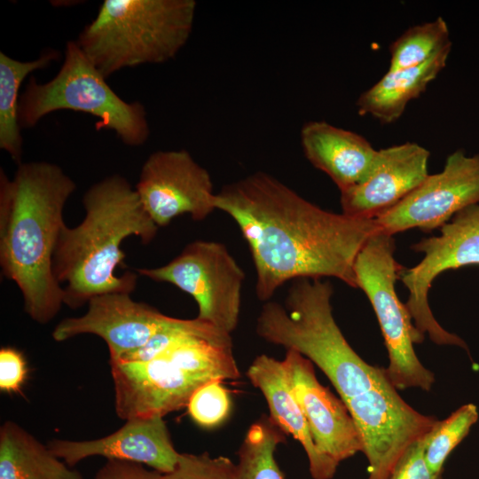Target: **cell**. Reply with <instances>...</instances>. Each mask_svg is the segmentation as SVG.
I'll return each instance as SVG.
<instances>
[{
	"mask_svg": "<svg viewBox=\"0 0 479 479\" xmlns=\"http://www.w3.org/2000/svg\"><path fill=\"white\" fill-rule=\"evenodd\" d=\"M47 446L68 466L86 458L101 456L107 459L139 463L161 474L171 472L179 457L163 417L127 420L115 432L93 440L52 439Z\"/></svg>",
	"mask_w": 479,
	"mask_h": 479,
	"instance_id": "2e32d148",
	"label": "cell"
},
{
	"mask_svg": "<svg viewBox=\"0 0 479 479\" xmlns=\"http://www.w3.org/2000/svg\"><path fill=\"white\" fill-rule=\"evenodd\" d=\"M334 288L321 279H298L282 305L266 302L256 334L267 342L294 349L328 378L359 433L397 412L405 402L386 368L365 362L349 345L333 315Z\"/></svg>",
	"mask_w": 479,
	"mask_h": 479,
	"instance_id": "7a4b0ae2",
	"label": "cell"
},
{
	"mask_svg": "<svg viewBox=\"0 0 479 479\" xmlns=\"http://www.w3.org/2000/svg\"><path fill=\"white\" fill-rule=\"evenodd\" d=\"M247 376L263 395L270 418L302 446L313 479H332L339 466L317 450L302 411L291 389L283 361L262 354L249 365Z\"/></svg>",
	"mask_w": 479,
	"mask_h": 479,
	"instance_id": "e0dca14e",
	"label": "cell"
},
{
	"mask_svg": "<svg viewBox=\"0 0 479 479\" xmlns=\"http://www.w3.org/2000/svg\"><path fill=\"white\" fill-rule=\"evenodd\" d=\"M393 236L377 232L363 246L354 263L357 287L369 299L378 318L389 355L388 376L397 389L430 391L434 373L418 358L414 343L424 340L396 292L403 267L394 257Z\"/></svg>",
	"mask_w": 479,
	"mask_h": 479,
	"instance_id": "ba28073f",
	"label": "cell"
},
{
	"mask_svg": "<svg viewBox=\"0 0 479 479\" xmlns=\"http://www.w3.org/2000/svg\"><path fill=\"white\" fill-rule=\"evenodd\" d=\"M27 376L26 361L21 352L12 347L0 349V389L18 392Z\"/></svg>",
	"mask_w": 479,
	"mask_h": 479,
	"instance_id": "83f0119b",
	"label": "cell"
},
{
	"mask_svg": "<svg viewBox=\"0 0 479 479\" xmlns=\"http://www.w3.org/2000/svg\"><path fill=\"white\" fill-rule=\"evenodd\" d=\"M236 464L224 456L180 453L174 469L161 479H235Z\"/></svg>",
	"mask_w": 479,
	"mask_h": 479,
	"instance_id": "484cf974",
	"label": "cell"
},
{
	"mask_svg": "<svg viewBox=\"0 0 479 479\" xmlns=\"http://www.w3.org/2000/svg\"><path fill=\"white\" fill-rule=\"evenodd\" d=\"M425 436L404 452L389 479H443L442 474L433 473L426 462Z\"/></svg>",
	"mask_w": 479,
	"mask_h": 479,
	"instance_id": "4316f807",
	"label": "cell"
},
{
	"mask_svg": "<svg viewBox=\"0 0 479 479\" xmlns=\"http://www.w3.org/2000/svg\"><path fill=\"white\" fill-rule=\"evenodd\" d=\"M87 304L83 315L61 320L53 329L52 338L64 342L80 334L98 335L107 344L109 359L144 346L169 318L155 308L134 301L127 293L97 295Z\"/></svg>",
	"mask_w": 479,
	"mask_h": 479,
	"instance_id": "5bb4252c",
	"label": "cell"
},
{
	"mask_svg": "<svg viewBox=\"0 0 479 479\" xmlns=\"http://www.w3.org/2000/svg\"><path fill=\"white\" fill-rule=\"evenodd\" d=\"M95 479H161V473L145 465L118 459H107Z\"/></svg>",
	"mask_w": 479,
	"mask_h": 479,
	"instance_id": "f1b7e54d",
	"label": "cell"
},
{
	"mask_svg": "<svg viewBox=\"0 0 479 479\" xmlns=\"http://www.w3.org/2000/svg\"><path fill=\"white\" fill-rule=\"evenodd\" d=\"M136 271L190 294L198 304L199 319L229 334L236 329L245 274L224 244L195 240L167 264Z\"/></svg>",
	"mask_w": 479,
	"mask_h": 479,
	"instance_id": "9c48e42d",
	"label": "cell"
},
{
	"mask_svg": "<svg viewBox=\"0 0 479 479\" xmlns=\"http://www.w3.org/2000/svg\"><path fill=\"white\" fill-rule=\"evenodd\" d=\"M451 47L414 67L388 72L357 100L360 114H370L381 123L397 121L408 103L418 98L445 67Z\"/></svg>",
	"mask_w": 479,
	"mask_h": 479,
	"instance_id": "d6986e66",
	"label": "cell"
},
{
	"mask_svg": "<svg viewBox=\"0 0 479 479\" xmlns=\"http://www.w3.org/2000/svg\"><path fill=\"white\" fill-rule=\"evenodd\" d=\"M106 79L77 42L68 41L63 63L56 75L43 83L31 76L20 94V128H33L51 113L70 110L97 118L98 130L114 131L126 145H144L150 135L145 106L138 101L123 100Z\"/></svg>",
	"mask_w": 479,
	"mask_h": 479,
	"instance_id": "52a82bcc",
	"label": "cell"
},
{
	"mask_svg": "<svg viewBox=\"0 0 479 479\" xmlns=\"http://www.w3.org/2000/svg\"><path fill=\"white\" fill-rule=\"evenodd\" d=\"M135 190L158 227L185 214L201 221L216 209L210 174L183 149L152 153L142 166Z\"/></svg>",
	"mask_w": 479,
	"mask_h": 479,
	"instance_id": "8fae6325",
	"label": "cell"
},
{
	"mask_svg": "<svg viewBox=\"0 0 479 479\" xmlns=\"http://www.w3.org/2000/svg\"><path fill=\"white\" fill-rule=\"evenodd\" d=\"M447 23L442 17L410 27L389 45V70L420 66L451 47Z\"/></svg>",
	"mask_w": 479,
	"mask_h": 479,
	"instance_id": "603a6c76",
	"label": "cell"
},
{
	"mask_svg": "<svg viewBox=\"0 0 479 479\" xmlns=\"http://www.w3.org/2000/svg\"><path fill=\"white\" fill-rule=\"evenodd\" d=\"M109 365L115 412L125 420L164 417L186 407L202 385L240 377L231 334L211 324L181 336L151 360Z\"/></svg>",
	"mask_w": 479,
	"mask_h": 479,
	"instance_id": "5b68a950",
	"label": "cell"
},
{
	"mask_svg": "<svg viewBox=\"0 0 479 479\" xmlns=\"http://www.w3.org/2000/svg\"><path fill=\"white\" fill-rule=\"evenodd\" d=\"M58 58L59 52L54 50H47L29 61L0 52V148L18 165L22 163L23 145L19 123L20 89L29 74L48 67Z\"/></svg>",
	"mask_w": 479,
	"mask_h": 479,
	"instance_id": "44dd1931",
	"label": "cell"
},
{
	"mask_svg": "<svg viewBox=\"0 0 479 479\" xmlns=\"http://www.w3.org/2000/svg\"><path fill=\"white\" fill-rule=\"evenodd\" d=\"M369 479V478H368Z\"/></svg>",
	"mask_w": 479,
	"mask_h": 479,
	"instance_id": "f546056e",
	"label": "cell"
},
{
	"mask_svg": "<svg viewBox=\"0 0 479 479\" xmlns=\"http://www.w3.org/2000/svg\"><path fill=\"white\" fill-rule=\"evenodd\" d=\"M194 0H105L75 40L106 77L174 59L193 27Z\"/></svg>",
	"mask_w": 479,
	"mask_h": 479,
	"instance_id": "8992f818",
	"label": "cell"
},
{
	"mask_svg": "<svg viewBox=\"0 0 479 479\" xmlns=\"http://www.w3.org/2000/svg\"><path fill=\"white\" fill-rule=\"evenodd\" d=\"M75 182L58 165L29 161L10 179L0 172V266L20 288L25 312L47 324L64 304L52 272L54 249L66 225L64 207Z\"/></svg>",
	"mask_w": 479,
	"mask_h": 479,
	"instance_id": "3957f363",
	"label": "cell"
},
{
	"mask_svg": "<svg viewBox=\"0 0 479 479\" xmlns=\"http://www.w3.org/2000/svg\"><path fill=\"white\" fill-rule=\"evenodd\" d=\"M0 479H83L19 424L0 428Z\"/></svg>",
	"mask_w": 479,
	"mask_h": 479,
	"instance_id": "ffe728a7",
	"label": "cell"
},
{
	"mask_svg": "<svg viewBox=\"0 0 479 479\" xmlns=\"http://www.w3.org/2000/svg\"><path fill=\"white\" fill-rule=\"evenodd\" d=\"M285 439L284 432L270 417L254 422L239 449L235 479H284L275 452Z\"/></svg>",
	"mask_w": 479,
	"mask_h": 479,
	"instance_id": "7402d4cb",
	"label": "cell"
},
{
	"mask_svg": "<svg viewBox=\"0 0 479 479\" xmlns=\"http://www.w3.org/2000/svg\"><path fill=\"white\" fill-rule=\"evenodd\" d=\"M300 139L306 159L326 173L340 192L364 179L377 153L363 136L325 121L303 124Z\"/></svg>",
	"mask_w": 479,
	"mask_h": 479,
	"instance_id": "ac0fdd59",
	"label": "cell"
},
{
	"mask_svg": "<svg viewBox=\"0 0 479 479\" xmlns=\"http://www.w3.org/2000/svg\"><path fill=\"white\" fill-rule=\"evenodd\" d=\"M479 203V154L451 153L443 170L423 183L392 208L374 218L380 232L393 236L412 228H441L457 213Z\"/></svg>",
	"mask_w": 479,
	"mask_h": 479,
	"instance_id": "7c38bea8",
	"label": "cell"
},
{
	"mask_svg": "<svg viewBox=\"0 0 479 479\" xmlns=\"http://www.w3.org/2000/svg\"><path fill=\"white\" fill-rule=\"evenodd\" d=\"M479 418L475 404H465L446 419L437 420L425 436L424 456L429 469L443 474L444 465L452 452L467 436Z\"/></svg>",
	"mask_w": 479,
	"mask_h": 479,
	"instance_id": "cb8c5ba5",
	"label": "cell"
},
{
	"mask_svg": "<svg viewBox=\"0 0 479 479\" xmlns=\"http://www.w3.org/2000/svg\"><path fill=\"white\" fill-rule=\"evenodd\" d=\"M429 154L428 150L413 142L377 150L364 179L340 192L342 213L374 219L392 208L428 177Z\"/></svg>",
	"mask_w": 479,
	"mask_h": 479,
	"instance_id": "9a60e30c",
	"label": "cell"
},
{
	"mask_svg": "<svg viewBox=\"0 0 479 479\" xmlns=\"http://www.w3.org/2000/svg\"><path fill=\"white\" fill-rule=\"evenodd\" d=\"M186 407L194 423L201 428H212L228 418L232 402L223 381H213L200 387L191 397Z\"/></svg>",
	"mask_w": 479,
	"mask_h": 479,
	"instance_id": "d4e9b609",
	"label": "cell"
},
{
	"mask_svg": "<svg viewBox=\"0 0 479 479\" xmlns=\"http://www.w3.org/2000/svg\"><path fill=\"white\" fill-rule=\"evenodd\" d=\"M412 248L424 255L415 266L402 270L400 279L409 291L405 306L421 336L437 345H452L468 351L467 343L445 330L428 305V290L442 272L479 264V203L457 213L441 227V233L421 240Z\"/></svg>",
	"mask_w": 479,
	"mask_h": 479,
	"instance_id": "30bf717a",
	"label": "cell"
},
{
	"mask_svg": "<svg viewBox=\"0 0 479 479\" xmlns=\"http://www.w3.org/2000/svg\"><path fill=\"white\" fill-rule=\"evenodd\" d=\"M282 361L318 452L337 464L362 452V439L347 406L318 381L313 363L294 349H287Z\"/></svg>",
	"mask_w": 479,
	"mask_h": 479,
	"instance_id": "4fadbf2b",
	"label": "cell"
},
{
	"mask_svg": "<svg viewBox=\"0 0 479 479\" xmlns=\"http://www.w3.org/2000/svg\"><path fill=\"white\" fill-rule=\"evenodd\" d=\"M215 206L247 241L263 302L291 279L333 277L357 288V254L380 232L374 219L325 210L262 171L224 185Z\"/></svg>",
	"mask_w": 479,
	"mask_h": 479,
	"instance_id": "6da1fadb",
	"label": "cell"
},
{
	"mask_svg": "<svg viewBox=\"0 0 479 479\" xmlns=\"http://www.w3.org/2000/svg\"><path fill=\"white\" fill-rule=\"evenodd\" d=\"M83 220L65 225L52 257V272L63 291L64 304L77 309L94 296L131 294L138 274L127 271L122 243L137 236L150 243L159 227L145 212L135 187L114 174L92 185L83 194Z\"/></svg>",
	"mask_w": 479,
	"mask_h": 479,
	"instance_id": "277c9868",
	"label": "cell"
}]
</instances>
